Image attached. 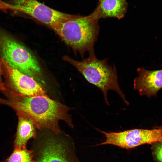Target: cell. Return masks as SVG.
I'll use <instances>...</instances> for the list:
<instances>
[{"instance_id":"obj_9","label":"cell","mask_w":162,"mask_h":162,"mask_svg":"<svg viewBox=\"0 0 162 162\" xmlns=\"http://www.w3.org/2000/svg\"><path fill=\"white\" fill-rule=\"evenodd\" d=\"M137 71L138 76L134 80V89L141 96H156L162 88V69L150 70L139 68Z\"/></svg>"},{"instance_id":"obj_15","label":"cell","mask_w":162,"mask_h":162,"mask_svg":"<svg viewBox=\"0 0 162 162\" xmlns=\"http://www.w3.org/2000/svg\"><path fill=\"white\" fill-rule=\"evenodd\" d=\"M6 3L4 2L2 0H0V10H4L5 8Z\"/></svg>"},{"instance_id":"obj_10","label":"cell","mask_w":162,"mask_h":162,"mask_svg":"<svg viewBox=\"0 0 162 162\" xmlns=\"http://www.w3.org/2000/svg\"><path fill=\"white\" fill-rule=\"evenodd\" d=\"M16 112L18 123L13 144L14 149H19L26 147L28 141L35 138L37 133L32 121L23 113Z\"/></svg>"},{"instance_id":"obj_17","label":"cell","mask_w":162,"mask_h":162,"mask_svg":"<svg viewBox=\"0 0 162 162\" xmlns=\"http://www.w3.org/2000/svg\"><path fill=\"white\" fill-rule=\"evenodd\" d=\"M155 127L157 128H160L162 129V125L160 126H157V127L156 126Z\"/></svg>"},{"instance_id":"obj_1","label":"cell","mask_w":162,"mask_h":162,"mask_svg":"<svg viewBox=\"0 0 162 162\" xmlns=\"http://www.w3.org/2000/svg\"><path fill=\"white\" fill-rule=\"evenodd\" d=\"M6 93L7 99L1 98L0 104L24 114L39 130L48 129L55 134L59 133L62 132L58 125L60 120L65 122L70 126H73L68 114L69 108L47 95L28 97Z\"/></svg>"},{"instance_id":"obj_2","label":"cell","mask_w":162,"mask_h":162,"mask_svg":"<svg viewBox=\"0 0 162 162\" xmlns=\"http://www.w3.org/2000/svg\"><path fill=\"white\" fill-rule=\"evenodd\" d=\"M99 20L92 12L50 27L67 45L83 56L86 52H94L99 31Z\"/></svg>"},{"instance_id":"obj_16","label":"cell","mask_w":162,"mask_h":162,"mask_svg":"<svg viewBox=\"0 0 162 162\" xmlns=\"http://www.w3.org/2000/svg\"><path fill=\"white\" fill-rule=\"evenodd\" d=\"M24 0H14V3L12 4H17L22 2Z\"/></svg>"},{"instance_id":"obj_7","label":"cell","mask_w":162,"mask_h":162,"mask_svg":"<svg viewBox=\"0 0 162 162\" xmlns=\"http://www.w3.org/2000/svg\"><path fill=\"white\" fill-rule=\"evenodd\" d=\"M0 62L6 79L5 91L25 97L47 95L40 84L34 78L13 68L2 57Z\"/></svg>"},{"instance_id":"obj_3","label":"cell","mask_w":162,"mask_h":162,"mask_svg":"<svg viewBox=\"0 0 162 162\" xmlns=\"http://www.w3.org/2000/svg\"><path fill=\"white\" fill-rule=\"evenodd\" d=\"M63 59L75 67L86 80L102 92L106 103L109 105L107 93L109 90L116 92L125 103L128 105L125 96L119 86L116 66L109 65L107 59H98L94 52H89L88 57L81 61L74 60L67 56Z\"/></svg>"},{"instance_id":"obj_4","label":"cell","mask_w":162,"mask_h":162,"mask_svg":"<svg viewBox=\"0 0 162 162\" xmlns=\"http://www.w3.org/2000/svg\"><path fill=\"white\" fill-rule=\"evenodd\" d=\"M44 134L36 136L33 143L34 159L36 162H81L75 153L72 139L62 132Z\"/></svg>"},{"instance_id":"obj_6","label":"cell","mask_w":162,"mask_h":162,"mask_svg":"<svg viewBox=\"0 0 162 162\" xmlns=\"http://www.w3.org/2000/svg\"><path fill=\"white\" fill-rule=\"evenodd\" d=\"M97 129L106 137L105 141L97 146L110 144L130 149L144 144L162 142V129L156 127L151 130L135 129L117 132Z\"/></svg>"},{"instance_id":"obj_5","label":"cell","mask_w":162,"mask_h":162,"mask_svg":"<svg viewBox=\"0 0 162 162\" xmlns=\"http://www.w3.org/2000/svg\"><path fill=\"white\" fill-rule=\"evenodd\" d=\"M0 51L10 66L35 80L40 75L41 69L34 57L22 45L0 31Z\"/></svg>"},{"instance_id":"obj_14","label":"cell","mask_w":162,"mask_h":162,"mask_svg":"<svg viewBox=\"0 0 162 162\" xmlns=\"http://www.w3.org/2000/svg\"><path fill=\"white\" fill-rule=\"evenodd\" d=\"M2 68L0 62V91L4 92L6 90L5 84L2 81L1 78Z\"/></svg>"},{"instance_id":"obj_8","label":"cell","mask_w":162,"mask_h":162,"mask_svg":"<svg viewBox=\"0 0 162 162\" xmlns=\"http://www.w3.org/2000/svg\"><path fill=\"white\" fill-rule=\"evenodd\" d=\"M7 9L26 14L45 24L51 26L76 19L80 15L64 13L53 9L37 0H24L17 4H8Z\"/></svg>"},{"instance_id":"obj_11","label":"cell","mask_w":162,"mask_h":162,"mask_svg":"<svg viewBox=\"0 0 162 162\" xmlns=\"http://www.w3.org/2000/svg\"><path fill=\"white\" fill-rule=\"evenodd\" d=\"M128 6L126 0H98L93 12L99 20L110 17L120 20L124 16Z\"/></svg>"},{"instance_id":"obj_12","label":"cell","mask_w":162,"mask_h":162,"mask_svg":"<svg viewBox=\"0 0 162 162\" xmlns=\"http://www.w3.org/2000/svg\"><path fill=\"white\" fill-rule=\"evenodd\" d=\"M4 162H36L34 159L33 151L26 147L21 149H14L10 155Z\"/></svg>"},{"instance_id":"obj_13","label":"cell","mask_w":162,"mask_h":162,"mask_svg":"<svg viewBox=\"0 0 162 162\" xmlns=\"http://www.w3.org/2000/svg\"><path fill=\"white\" fill-rule=\"evenodd\" d=\"M151 145L154 160L157 162H162V142H156Z\"/></svg>"}]
</instances>
